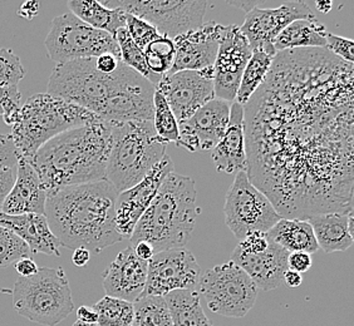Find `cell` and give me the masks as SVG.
<instances>
[{
  "label": "cell",
  "instance_id": "obj_1",
  "mask_svg": "<svg viewBox=\"0 0 354 326\" xmlns=\"http://www.w3.org/2000/svg\"><path fill=\"white\" fill-rule=\"evenodd\" d=\"M248 177L283 218L353 211V64L279 52L244 106Z\"/></svg>",
  "mask_w": 354,
  "mask_h": 326
},
{
  "label": "cell",
  "instance_id": "obj_2",
  "mask_svg": "<svg viewBox=\"0 0 354 326\" xmlns=\"http://www.w3.org/2000/svg\"><path fill=\"white\" fill-rule=\"evenodd\" d=\"M118 191L107 180L69 186L48 196L44 216L49 230L66 249L100 253L118 244L116 200Z\"/></svg>",
  "mask_w": 354,
  "mask_h": 326
},
{
  "label": "cell",
  "instance_id": "obj_3",
  "mask_svg": "<svg viewBox=\"0 0 354 326\" xmlns=\"http://www.w3.org/2000/svg\"><path fill=\"white\" fill-rule=\"evenodd\" d=\"M109 148L111 124L102 121L63 132L27 161L48 198L69 186L106 180Z\"/></svg>",
  "mask_w": 354,
  "mask_h": 326
},
{
  "label": "cell",
  "instance_id": "obj_4",
  "mask_svg": "<svg viewBox=\"0 0 354 326\" xmlns=\"http://www.w3.org/2000/svg\"><path fill=\"white\" fill-rule=\"evenodd\" d=\"M196 184L171 172L131 235L132 245L147 242L157 252L186 247L195 230L198 210Z\"/></svg>",
  "mask_w": 354,
  "mask_h": 326
},
{
  "label": "cell",
  "instance_id": "obj_5",
  "mask_svg": "<svg viewBox=\"0 0 354 326\" xmlns=\"http://www.w3.org/2000/svg\"><path fill=\"white\" fill-rule=\"evenodd\" d=\"M140 77L122 61L113 73L104 75L95 68V58L75 59L55 66L47 93L75 103L103 121L109 106Z\"/></svg>",
  "mask_w": 354,
  "mask_h": 326
},
{
  "label": "cell",
  "instance_id": "obj_6",
  "mask_svg": "<svg viewBox=\"0 0 354 326\" xmlns=\"http://www.w3.org/2000/svg\"><path fill=\"white\" fill-rule=\"evenodd\" d=\"M111 148L106 180L118 192L141 182L166 155L167 144L156 135L152 121L109 122Z\"/></svg>",
  "mask_w": 354,
  "mask_h": 326
},
{
  "label": "cell",
  "instance_id": "obj_7",
  "mask_svg": "<svg viewBox=\"0 0 354 326\" xmlns=\"http://www.w3.org/2000/svg\"><path fill=\"white\" fill-rule=\"evenodd\" d=\"M102 119L87 109L48 93L32 95L21 107L19 122L13 126L12 138L18 158L29 160L52 138L71 129Z\"/></svg>",
  "mask_w": 354,
  "mask_h": 326
},
{
  "label": "cell",
  "instance_id": "obj_8",
  "mask_svg": "<svg viewBox=\"0 0 354 326\" xmlns=\"http://www.w3.org/2000/svg\"><path fill=\"white\" fill-rule=\"evenodd\" d=\"M12 295L15 311L39 325H58L75 310L68 278L62 267H41L33 276L17 280Z\"/></svg>",
  "mask_w": 354,
  "mask_h": 326
},
{
  "label": "cell",
  "instance_id": "obj_9",
  "mask_svg": "<svg viewBox=\"0 0 354 326\" xmlns=\"http://www.w3.org/2000/svg\"><path fill=\"white\" fill-rule=\"evenodd\" d=\"M44 44L48 57L55 64L102 55H116L121 59L120 48L112 35L89 27L72 13L55 17Z\"/></svg>",
  "mask_w": 354,
  "mask_h": 326
},
{
  "label": "cell",
  "instance_id": "obj_10",
  "mask_svg": "<svg viewBox=\"0 0 354 326\" xmlns=\"http://www.w3.org/2000/svg\"><path fill=\"white\" fill-rule=\"evenodd\" d=\"M198 292L212 313L226 318H244L258 299L255 284L232 261L201 274Z\"/></svg>",
  "mask_w": 354,
  "mask_h": 326
},
{
  "label": "cell",
  "instance_id": "obj_11",
  "mask_svg": "<svg viewBox=\"0 0 354 326\" xmlns=\"http://www.w3.org/2000/svg\"><path fill=\"white\" fill-rule=\"evenodd\" d=\"M225 224L239 238L252 232H268L280 221L270 200L255 187L245 171L238 172L225 198Z\"/></svg>",
  "mask_w": 354,
  "mask_h": 326
},
{
  "label": "cell",
  "instance_id": "obj_12",
  "mask_svg": "<svg viewBox=\"0 0 354 326\" xmlns=\"http://www.w3.org/2000/svg\"><path fill=\"white\" fill-rule=\"evenodd\" d=\"M102 4L141 18L170 39L201 27L209 6L200 0H106Z\"/></svg>",
  "mask_w": 354,
  "mask_h": 326
},
{
  "label": "cell",
  "instance_id": "obj_13",
  "mask_svg": "<svg viewBox=\"0 0 354 326\" xmlns=\"http://www.w3.org/2000/svg\"><path fill=\"white\" fill-rule=\"evenodd\" d=\"M201 269L186 247L155 253L147 262V281L142 296H165L177 290L198 291Z\"/></svg>",
  "mask_w": 354,
  "mask_h": 326
},
{
  "label": "cell",
  "instance_id": "obj_14",
  "mask_svg": "<svg viewBox=\"0 0 354 326\" xmlns=\"http://www.w3.org/2000/svg\"><path fill=\"white\" fill-rule=\"evenodd\" d=\"M156 89L164 95L177 122H183L215 98L214 67L166 73Z\"/></svg>",
  "mask_w": 354,
  "mask_h": 326
},
{
  "label": "cell",
  "instance_id": "obj_15",
  "mask_svg": "<svg viewBox=\"0 0 354 326\" xmlns=\"http://www.w3.org/2000/svg\"><path fill=\"white\" fill-rule=\"evenodd\" d=\"M252 53V47L240 27H224L214 63L215 98L227 103L235 102L241 75Z\"/></svg>",
  "mask_w": 354,
  "mask_h": 326
},
{
  "label": "cell",
  "instance_id": "obj_16",
  "mask_svg": "<svg viewBox=\"0 0 354 326\" xmlns=\"http://www.w3.org/2000/svg\"><path fill=\"white\" fill-rule=\"evenodd\" d=\"M315 18L313 10L304 1H288L272 9L254 8L246 13L240 27L252 49L274 47L277 37L293 21Z\"/></svg>",
  "mask_w": 354,
  "mask_h": 326
},
{
  "label": "cell",
  "instance_id": "obj_17",
  "mask_svg": "<svg viewBox=\"0 0 354 326\" xmlns=\"http://www.w3.org/2000/svg\"><path fill=\"white\" fill-rule=\"evenodd\" d=\"M174 172V162L170 157L157 163L150 173L141 182L129 190L120 192L116 200V227L118 233L124 238H130L138 220L157 195L165 178Z\"/></svg>",
  "mask_w": 354,
  "mask_h": 326
},
{
  "label": "cell",
  "instance_id": "obj_18",
  "mask_svg": "<svg viewBox=\"0 0 354 326\" xmlns=\"http://www.w3.org/2000/svg\"><path fill=\"white\" fill-rule=\"evenodd\" d=\"M230 106V103L214 98L187 119L178 122L177 146L189 152L212 150L227 128Z\"/></svg>",
  "mask_w": 354,
  "mask_h": 326
},
{
  "label": "cell",
  "instance_id": "obj_19",
  "mask_svg": "<svg viewBox=\"0 0 354 326\" xmlns=\"http://www.w3.org/2000/svg\"><path fill=\"white\" fill-rule=\"evenodd\" d=\"M224 26L216 21L204 23L175 39V59L169 73L180 70H201L214 67Z\"/></svg>",
  "mask_w": 354,
  "mask_h": 326
},
{
  "label": "cell",
  "instance_id": "obj_20",
  "mask_svg": "<svg viewBox=\"0 0 354 326\" xmlns=\"http://www.w3.org/2000/svg\"><path fill=\"white\" fill-rule=\"evenodd\" d=\"M102 285L107 296L135 303L142 296L147 281V261L136 256L129 246L117 255L102 275Z\"/></svg>",
  "mask_w": 354,
  "mask_h": 326
},
{
  "label": "cell",
  "instance_id": "obj_21",
  "mask_svg": "<svg viewBox=\"0 0 354 326\" xmlns=\"http://www.w3.org/2000/svg\"><path fill=\"white\" fill-rule=\"evenodd\" d=\"M288 258L289 251L270 241L266 251L258 253H243L235 249L232 261L248 274L258 290L270 291L283 284Z\"/></svg>",
  "mask_w": 354,
  "mask_h": 326
},
{
  "label": "cell",
  "instance_id": "obj_22",
  "mask_svg": "<svg viewBox=\"0 0 354 326\" xmlns=\"http://www.w3.org/2000/svg\"><path fill=\"white\" fill-rule=\"evenodd\" d=\"M46 202L47 193L38 173L27 160L18 158L15 184L4 201L1 212L13 216L44 215Z\"/></svg>",
  "mask_w": 354,
  "mask_h": 326
},
{
  "label": "cell",
  "instance_id": "obj_23",
  "mask_svg": "<svg viewBox=\"0 0 354 326\" xmlns=\"http://www.w3.org/2000/svg\"><path fill=\"white\" fill-rule=\"evenodd\" d=\"M212 161L218 172L238 173L248 170L244 107L238 102L230 106V118L224 136L212 148Z\"/></svg>",
  "mask_w": 354,
  "mask_h": 326
},
{
  "label": "cell",
  "instance_id": "obj_24",
  "mask_svg": "<svg viewBox=\"0 0 354 326\" xmlns=\"http://www.w3.org/2000/svg\"><path fill=\"white\" fill-rule=\"evenodd\" d=\"M0 226L14 232L26 242L32 253L61 256V245L49 230L44 215H7L0 211Z\"/></svg>",
  "mask_w": 354,
  "mask_h": 326
},
{
  "label": "cell",
  "instance_id": "obj_25",
  "mask_svg": "<svg viewBox=\"0 0 354 326\" xmlns=\"http://www.w3.org/2000/svg\"><path fill=\"white\" fill-rule=\"evenodd\" d=\"M317 244L327 253L348 250L353 245V211L326 212L308 218Z\"/></svg>",
  "mask_w": 354,
  "mask_h": 326
},
{
  "label": "cell",
  "instance_id": "obj_26",
  "mask_svg": "<svg viewBox=\"0 0 354 326\" xmlns=\"http://www.w3.org/2000/svg\"><path fill=\"white\" fill-rule=\"evenodd\" d=\"M266 236L289 252L315 253L319 250L313 229L308 221L298 218H280Z\"/></svg>",
  "mask_w": 354,
  "mask_h": 326
},
{
  "label": "cell",
  "instance_id": "obj_27",
  "mask_svg": "<svg viewBox=\"0 0 354 326\" xmlns=\"http://www.w3.org/2000/svg\"><path fill=\"white\" fill-rule=\"evenodd\" d=\"M71 13L89 27L116 37L120 28L126 27V13L121 8H107L95 0H71ZM116 39V38H115Z\"/></svg>",
  "mask_w": 354,
  "mask_h": 326
},
{
  "label": "cell",
  "instance_id": "obj_28",
  "mask_svg": "<svg viewBox=\"0 0 354 326\" xmlns=\"http://www.w3.org/2000/svg\"><path fill=\"white\" fill-rule=\"evenodd\" d=\"M327 29L317 18L300 19L289 24L274 41L277 53L301 48H326Z\"/></svg>",
  "mask_w": 354,
  "mask_h": 326
},
{
  "label": "cell",
  "instance_id": "obj_29",
  "mask_svg": "<svg viewBox=\"0 0 354 326\" xmlns=\"http://www.w3.org/2000/svg\"><path fill=\"white\" fill-rule=\"evenodd\" d=\"M164 299L170 310L172 326H212L198 291L177 290L165 295Z\"/></svg>",
  "mask_w": 354,
  "mask_h": 326
},
{
  "label": "cell",
  "instance_id": "obj_30",
  "mask_svg": "<svg viewBox=\"0 0 354 326\" xmlns=\"http://www.w3.org/2000/svg\"><path fill=\"white\" fill-rule=\"evenodd\" d=\"M275 55H277V50L274 47L252 49V57L241 75L235 102L241 104L243 107L249 102L252 95L263 84L266 75L272 68Z\"/></svg>",
  "mask_w": 354,
  "mask_h": 326
},
{
  "label": "cell",
  "instance_id": "obj_31",
  "mask_svg": "<svg viewBox=\"0 0 354 326\" xmlns=\"http://www.w3.org/2000/svg\"><path fill=\"white\" fill-rule=\"evenodd\" d=\"M131 326H172L170 310L164 296H141L136 300Z\"/></svg>",
  "mask_w": 354,
  "mask_h": 326
},
{
  "label": "cell",
  "instance_id": "obj_32",
  "mask_svg": "<svg viewBox=\"0 0 354 326\" xmlns=\"http://www.w3.org/2000/svg\"><path fill=\"white\" fill-rule=\"evenodd\" d=\"M98 326H131L133 321V304L124 300L104 296L95 306Z\"/></svg>",
  "mask_w": 354,
  "mask_h": 326
},
{
  "label": "cell",
  "instance_id": "obj_33",
  "mask_svg": "<svg viewBox=\"0 0 354 326\" xmlns=\"http://www.w3.org/2000/svg\"><path fill=\"white\" fill-rule=\"evenodd\" d=\"M117 44L120 48V55H121V61L124 63L127 67L133 69L138 75H142L146 79L157 87L158 82L161 79L160 75H155L151 73L147 64H146V59H145V55L140 48L137 47L135 41H132L129 32L126 27L120 28L116 33Z\"/></svg>",
  "mask_w": 354,
  "mask_h": 326
},
{
  "label": "cell",
  "instance_id": "obj_34",
  "mask_svg": "<svg viewBox=\"0 0 354 326\" xmlns=\"http://www.w3.org/2000/svg\"><path fill=\"white\" fill-rule=\"evenodd\" d=\"M153 127L156 131V135L162 142L176 143L178 140V122L174 116L170 106L166 102L164 95H161L156 89L153 97Z\"/></svg>",
  "mask_w": 354,
  "mask_h": 326
},
{
  "label": "cell",
  "instance_id": "obj_35",
  "mask_svg": "<svg viewBox=\"0 0 354 326\" xmlns=\"http://www.w3.org/2000/svg\"><path fill=\"white\" fill-rule=\"evenodd\" d=\"M30 249L14 232L0 226V267L15 264L21 258L30 256Z\"/></svg>",
  "mask_w": 354,
  "mask_h": 326
},
{
  "label": "cell",
  "instance_id": "obj_36",
  "mask_svg": "<svg viewBox=\"0 0 354 326\" xmlns=\"http://www.w3.org/2000/svg\"><path fill=\"white\" fill-rule=\"evenodd\" d=\"M26 69L21 64V58L12 49H0V87H18L24 78Z\"/></svg>",
  "mask_w": 354,
  "mask_h": 326
},
{
  "label": "cell",
  "instance_id": "obj_37",
  "mask_svg": "<svg viewBox=\"0 0 354 326\" xmlns=\"http://www.w3.org/2000/svg\"><path fill=\"white\" fill-rule=\"evenodd\" d=\"M124 18H126V29H127L129 35L132 38V41H135L137 47L140 48L142 52L151 41H155L160 35L156 28L138 17L126 13Z\"/></svg>",
  "mask_w": 354,
  "mask_h": 326
},
{
  "label": "cell",
  "instance_id": "obj_38",
  "mask_svg": "<svg viewBox=\"0 0 354 326\" xmlns=\"http://www.w3.org/2000/svg\"><path fill=\"white\" fill-rule=\"evenodd\" d=\"M353 41L328 33L327 44H326L324 49H327L329 53L335 55L337 58H339L342 61L353 64Z\"/></svg>",
  "mask_w": 354,
  "mask_h": 326
},
{
  "label": "cell",
  "instance_id": "obj_39",
  "mask_svg": "<svg viewBox=\"0 0 354 326\" xmlns=\"http://www.w3.org/2000/svg\"><path fill=\"white\" fill-rule=\"evenodd\" d=\"M145 50L160 57L172 68L174 59H175V43H174V39H170L165 35H160L155 41H151L150 44L145 48Z\"/></svg>",
  "mask_w": 354,
  "mask_h": 326
},
{
  "label": "cell",
  "instance_id": "obj_40",
  "mask_svg": "<svg viewBox=\"0 0 354 326\" xmlns=\"http://www.w3.org/2000/svg\"><path fill=\"white\" fill-rule=\"evenodd\" d=\"M269 242L270 240L266 236V232H252L240 240L236 250L243 253H258L266 251Z\"/></svg>",
  "mask_w": 354,
  "mask_h": 326
},
{
  "label": "cell",
  "instance_id": "obj_41",
  "mask_svg": "<svg viewBox=\"0 0 354 326\" xmlns=\"http://www.w3.org/2000/svg\"><path fill=\"white\" fill-rule=\"evenodd\" d=\"M18 155L10 135H0V167H15Z\"/></svg>",
  "mask_w": 354,
  "mask_h": 326
},
{
  "label": "cell",
  "instance_id": "obj_42",
  "mask_svg": "<svg viewBox=\"0 0 354 326\" xmlns=\"http://www.w3.org/2000/svg\"><path fill=\"white\" fill-rule=\"evenodd\" d=\"M17 178V166L15 167H0V211L9 192L13 189Z\"/></svg>",
  "mask_w": 354,
  "mask_h": 326
},
{
  "label": "cell",
  "instance_id": "obj_43",
  "mask_svg": "<svg viewBox=\"0 0 354 326\" xmlns=\"http://www.w3.org/2000/svg\"><path fill=\"white\" fill-rule=\"evenodd\" d=\"M21 95L18 87L3 88L0 87V116L14 106H21Z\"/></svg>",
  "mask_w": 354,
  "mask_h": 326
},
{
  "label": "cell",
  "instance_id": "obj_44",
  "mask_svg": "<svg viewBox=\"0 0 354 326\" xmlns=\"http://www.w3.org/2000/svg\"><path fill=\"white\" fill-rule=\"evenodd\" d=\"M313 265L312 256L306 252H289L288 258V270L293 271L307 272Z\"/></svg>",
  "mask_w": 354,
  "mask_h": 326
},
{
  "label": "cell",
  "instance_id": "obj_45",
  "mask_svg": "<svg viewBox=\"0 0 354 326\" xmlns=\"http://www.w3.org/2000/svg\"><path fill=\"white\" fill-rule=\"evenodd\" d=\"M121 63V59L113 55H102L95 58V68L104 75L113 73Z\"/></svg>",
  "mask_w": 354,
  "mask_h": 326
},
{
  "label": "cell",
  "instance_id": "obj_46",
  "mask_svg": "<svg viewBox=\"0 0 354 326\" xmlns=\"http://www.w3.org/2000/svg\"><path fill=\"white\" fill-rule=\"evenodd\" d=\"M15 271L21 275V278H29L35 275L39 267L35 264V260L30 258H21L14 264Z\"/></svg>",
  "mask_w": 354,
  "mask_h": 326
},
{
  "label": "cell",
  "instance_id": "obj_47",
  "mask_svg": "<svg viewBox=\"0 0 354 326\" xmlns=\"http://www.w3.org/2000/svg\"><path fill=\"white\" fill-rule=\"evenodd\" d=\"M39 8H41V4L38 1L29 0V1H26L21 6V9L18 10V15L21 17V18H24V19H27V21H32L33 18L38 15Z\"/></svg>",
  "mask_w": 354,
  "mask_h": 326
},
{
  "label": "cell",
  "instance_id": "obj_48",
  "mask_svg": "<svg viewBox=\"0 0 354 326\" xmlns=\"http://www.w3.org/2000/svg\"><path fill=\"white\" fill-rule=\"evenodd\" d=\"M77 320L84 323V324H97L98 321V315L95 311L93 307L91 306H81L77 310Z\"/></svg>",
  "mask_w": 354,
  "mask_h": 326
},
{
  "label": "cell",
  "instance_id": "obj_49",
  "mask_svg": "<svg viewBox=\"0 0 354 326\" xmlns=\"http://www.w3.org/2000/svg\"><path fill=\"white\" fill-rule=\"evenodd\" d=\"M131 247L133 249L137 258H141L142 261H147L149 262L152 256L155 255V251H153V249L151 247L150 245L147 244V242H143V241L132 245Z\"/></svg>",
  "mask_w": 354,
  "mask_h": 326
},
{
  "label": "cell",
  "instance_id": "obj_50",
  "mask_svg": "<svg viewBox=\"0 0 354 326\" xmlns=\"http://www.w3.org/2000/svg\"><path fill=\"white\" fill-rule=\"evenodd\" d=\"M89 258H91V252L87 251L86 249H77L73 251L72 262L78 267H83L88 264Z\"/></svg>",
  "mask_w": 354,
  "mask_h": 326
},
{
  "label": "cell",
  "instance_id": "obj_51",
  "mask_svg": "<svg viewBox=\"0 0 354 326\" xmlns=\"http://www.w3.org/2000/svg\"><path fill=\"white\" fill-rule=\"evenodd\" d=\"M283 282H286V285L289 286V287H298L303 282L301 274L293 271V270H286V274H284Z\"/></svg>",
  "mask_w": 354,
  "mask_h": 326
},
{
  "label": "cell",
  "instance_id": "obj_52",
  "mask_svg": "<svg viewBox=\"0 0 354 326\" xmlns=\"http://www.w3.org/2000/svg\"><path fill=\"white\" fill-rule=\"evenodd\" d=\"M230 4H232V6H235V7L243 8L244 10H246V13H248V12H250L252 9H254V8H257V6H258L259 3H252V1H246V3H238V1H232Z\"/></svg>",
  "mask_w": 354,
  "mask_h": 326
},
{
  "label": "cell",
  "instance_id": "obj_53",
  "mask_svg": "<svg viewBox=\"0 0 354 326\" xmlns=\"http://www.w3.org/2000/svg\"><path fill=\"white\" fill-rule=\"evenodd\" d=\"M315 7L318 10H320L322 13H328L332 7H333V4H332V1H317L315 3Z\"/></svg>",
  "mask_w": 354,
  "mask_h": 326
},
{
  "label": "cell",
  "instance_id": "obj_54",
  "mask_svg": "<svg viewBox=\"0 0 354 326\" xmlns=\"http://www.w3.org/2000/svg\"><path fill=\"white\" fill-rule=\"evenodd\" d=\"M72 326H98V324H84V323H81V321L77 320Z\"/></svg>",
  "mask_w": 354,
  "mask_h": 326
}]
</instances>
